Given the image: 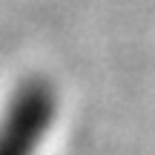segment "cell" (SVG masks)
I'll return each instance as SVG.
<instances>
[{"mask_svg": "<svg viewBox=\"0 0 155 155\" xmlns=\"http://www.w3.org/2000/svg\"><path fill=\"white\" fill-rule=\"evenodd\" d=\"M58 118V89L49 78L20 81L0 115V155H38Z\"/></svg>", "mask_w": 155, "mask_h": 155, "instance_id": "cell-1", "label": "cell"}]
</instances>
